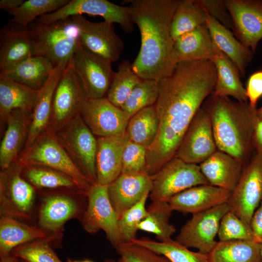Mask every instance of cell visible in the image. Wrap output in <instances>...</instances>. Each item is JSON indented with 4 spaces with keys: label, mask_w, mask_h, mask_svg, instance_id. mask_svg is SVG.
I'll return each mask as SVG.
<instances>
[{
    "label": "cell",
    "mask_w": 262,
    "mask_h": 262,
    "mask_svg": "<svg viewBox=\"0 0 262 262\" xmlns=\"http://www.w3.org/2000/svg\"><path fill=\"white\" fill-rule=\"evenodd\" d=\"M179 0H126L134 24L139 28L141 46L132 63L143 80L159 81L177 63L171 33L172 17Z\"/></svg>",
    "instance_id": "6da1fadb"
},
{
    "label": "cell",
    "mask_w": 262,
    "mask_h": 262,
    "mask_svg": "<svg viewBox=\"0 0 262 262\" xmlns=\"http://www.w3.org/2000/svg\"><path fill=\"white\" fill-rule=\"evenodd\" d=\"M202 106L211 121L217 150L224 152L244 165L256 153L253 133L257 109L248 102L231 100L212 94Z\"/></svg>",
    "instance_id": "7a4b0ae2"
},
{
    "label": "cell",
    "mask_w": 262,
    "mask_h": 262,
    "mask_svg": "<svg viewBox=\"0 0 262 262\" xmlns=\"http://www.w3.org/2000/svg\"><path fill=\"white\" fill-rule=\"evenodd\" d=\"M27 30L33 55L47 59L54 67L68 62L81 43L79 28L71 17L49 23L35 20Z\"/></svg>",
    "instance_id": "3957f363"
},
{
    "label": "cell",
    "mask_w": 262,
    "mask_h": 262,
    "mask_svg": "<svg viewBox=\"0 0 262 262\" xmlns=\"http://www.w3.org/2000/svg\"><path fill=\"white\" fill-rule=\"evenodd\" d=\"M38 193L34 225L62 245L64 226L70 219L81 220L87 203V194L70 190L39 191Z\"/></svg>",
    "instance_id": "277c9868"
},
{
    "label": "cell",
    "mask_w": 262,
    "mask_h": 262,
    "mask_svg": "<svg viewBox=\"0 0 262 262\" xmlns=\"http://www.w3.org/2000/svg\"><path fill=\"white\" fill-rule=\"evenodd\" d=\"M17 162L21 166L40 165L62 172L71 177L86 194L94 184L74 163L55 132L49 128L33 144L24 148Z\"/></svg>",
    "instance_id": "5b68a950"
},
{
    "label": "cell",
    "mask_w": 262,
    "mask_h": 262,
    "mask_svg": "<svg viewBox=\"0 0 262 262\" xmlns=\"http://www.w3.org/2000/svg\"><path fill=\"white\" fill-rule=\"evenodd\" d=\"M16 162L0 173V215L34 225L37 190L22 176Z\"/></svg>",
    "instance_id": "8992f818"
},
{
    "label": "cell",
    "mask_w": 262,
    "mask_h": 262,
    "mask_svg": "<svg viewBox=\"0 0 262 262\" xmlns=\"http://www.w3.org/2000/svg\"><path fill=\"white\" fill-rule=\"evenodd\" d=\"M55 134L74 163L93 184L97 182V139L81 115Z\"/></svg>",
    "instance_id": "52a82bcc"
},
{
    "label": "cell",
    "mask_w": 262,
    "mask_h": 262,
    "mask_svg": "<svg viewBox=\"0 0 262 262\" xmlns=\"http://www.w3.org/2000/svg\"><path fill=\"white\" fill-rule=\"evenodd\" d=\"M151 177L152 188L149 196L152 201L168 202L188 188L209 184L199 165L187 163L175 156Z\"/></svg>",
    "instance_id": "ba28073f"
},
{
    "label": "cell",
    "mask_w": 262,
    "mask_h": 262,
    "mask_svg": "<svg viewBox=\"0 0 262 262\" xmlns=\"http://www.w3.org/2000/svg\"><path fill=\"white\" fill-rule=\"evenodd\" d=\"M87 196L86 207L80 221L84 230L90 234L103 230L115 248L124 243L119 230V217L109 197L108 185L94 184Z\"/></svg>",
    "instance_id": "9c48e42d"
},
{
    "label": "cell",
    "mask_w": 262,
    "mask_h": 262,
    "mask_svg": "<svg viewBox=\"0 0 262 262\" xmlns=\"http://www.w3.org/2000/svg\"><path fill=\"white\" fill-rule=\"evenodd\" d=\"M87 99L71 58L55 90L49 128L55 132L81 115Z\"/></svg>",
    "instance_id": "30bf717a"
},
{
    "label": "cell",
    "mask_w": 262,
    "mask_h": 262,
    "mask_svg": "<svg viewBox=\"0 0 262 262\" xmlns=\"http://www.w3.org/2000/svg\"><path fill=\"white\" fill-rule=\"evenodd\" d=\"M72 60L87 98H104L115 72L112 62L90 51L81 42Z\"/></svg>",
    "instance_id": "8fae6325"
},
{
    "label": "cell",
    "mask_w": 262,
    "mask_h": 262,
    "mask_svg": "<svg viewBox=\"0 0 262 262\" xmlns=\"http://www.w3.org/2000/svg\"><path fill=\"white\" fill-rule=\"evenodd\" d=\"M231 210L228 202L192 214L181 227L176 240L189 248L208 255L215 246L221 220Z\"/></svg>",
    "instance_id": "7c38bea8"
},
{
    "label": "cell",
    "mask_w": 262,
    "mask_h": 262,
    "mask_svg": "<svg viewBox=\"0 0 262 262\" xmlns=\"http://www.w3.org/2000/svg\"><path fill=\"white\" fill-rule=\"evenodd\" d=\"M262 201V153L256 152L243 169L229 200L231 211L250 225Z\"/></svg>",
    "instance_id": "4fadbf2b"
},
{
    "label": "cell",
    "mask_w": 262,
    "mask_h": 262,
    "mask_svg": "<svg viewBox=\"0 0 262 262\" xmlns=\"http://www.w3.org/2000/svg\"><path fill=\"white\" fill-rule=\"evenodd\" d=\"M82 14L100 16L105 21L118 24L126 33H131L133 30L134 23L128 6L119 5L107 0H69L57 11L44 15L36 20L49 23Z\"/></svg>",
    "instance_id": "5bb4252c"
},
{
    "label": "cell",
    "mask_w": 262,
    "mask_h": 262,
    "mask_svg": "<svg viewBox=\"0 0 262 262\" xmlns=\"http://www.w3.org/2000/svg\"><path fill=\"white\" fill-rule=\"evenodd\" d=\"M217 150L210 117L201 106L186 130L175 157L187 163L200 164Z\"/></svg>",
    "instance_id": "9a60e30c"
},
{
    "label": "cell",
    "mask_w": 262,
    "mask_h": 262,
    "mask_svg": "<svg viewBox=\"0 0 262 262\" xmlns=\"http://www.w3.org/2000/svg\"><path fill=\"white\" fill-rule=\"evenodd\" d=\"M71 17L79 28L81 43L86 48L112 63L119 59L124 45L113 23L104 20L92 22L82 15Z\"/></svg>",
    "instance_id": "2e32d148"
},
{
    "label": "cell",
    "mask_w": 262,
    "mask_h": 262,
    "mask_svg": "<svg viewBox=\"0 0 262 262\" xmlns=\"http://www.w3.org/2000/svg\"><path fill=\"white\" fill-rule=\"evenodd\" d=\"M81 115L92 133L98 137L124 134L130 118L106 97L87 99Z\"/></svg>",
    "instance_id": "e0dca14e"
},
{
    "label": "cell",
    "mask_w": 262,
    "mask_h": 262,
    "mask_svg": "<svg viewBox=\"0 0 262 262\" xmlns=\"http://www.w3.org/2000/svg\"><path fill=\"white\" fill-rule=\"evenodd\" d=\"M233 33L254 53L262 39V0H224Z\"/></svg>",
    "instance_id": "ac0fdd59"
},
{
    "label": "cell",
    "mask_w": 262,
    "mask_h": 262,
    "mask_svg": "<svg viewBox=\"0 0 262 262\" xmlns=\"http://www.w3.org/2000/svg\"><path fill=\"white\" fill-rule=\"evenodd\" d=\"M152 188L151 177L145 172L121 173L108 185L110 202L119 218L137 203Z\"/></svg>",
    "instance_id": "d6986e66"
},
{
    "label": "cell",
    "mask_w": 262,
    "mask_h": 262,
    "mask_svg": "<svg viewBox=\"0 0 262 262\" xmlns=\"http://www.w3.org/2000/svg\"><path fill=\"white\" fill-rule=\"evenodd\" d=\"M32 119V113L21 110L12 111L6 118L7 128L0 146L1 170L17 162L22 147H25Z\"/></svg>",
    "instance_id": "ffe728a7"
},
{
    "label": "cell",
    "mask_w": 262,
    "mask_h": 262,
    "mask_svg": "<svg viewBox=\"0 0 262 262\" xmlns=\"http://www.w3.org/2000/svg\"><path fill=\"white\" fill-rule=\"evenodd\" d=\"M231 192L226 189L203 184L188 188L168 201L173 211L192 214L228 202Z\"/></svg>",
    "instance_id": "44dd1931"
},
{
    "label": "cell",
    "mask_w": 262,
    "mask_h": 262,
    "mask_svg": "<svg viewBox=\"0 0 262 262\" xmlns=\"http://www.w3.org/2000/svg\"><path fill=\"white\" fill-rule=\"evenodd\" d=\"M37 239L46 240L52 247H61L54 237L35 225L0 215V257L10 255L18 246Z\"/></svg>",
    "instance_id": "7402d4cb"
},
{
    "label": "cell",
    "mask_w": 262,
    "mask_h": 262,
    "mask_svg": "<svg viewBox=\"0 0 262 262\" xmlns=\"http://www.w3.org/2000/svg\"><path fill=\"white\" fill-rule=\"evenodd\" d=\"M129 141L126 133L97 139V183L108 185L122 173V157Z\"/></svg>",
    "instance_id": "603a6c76"
},
{
    "label": "cell",
    "mask_w": 262,
    "mask_h": 262,
    "mask_svg": "<svg viewBox=\"0 0 262 262\" xmlns=\"http://www.w3.org/2000/svg\"><path fill=\"white\" fill-rule=\"evenodd\" d=\"M33 55L27 29L10 21L0 30V72L10 69Z\"/></svg>",
    "instance_id": "cb8c5ba5"
},
{
    "label": "cell",
    "mask_w": 262,
    "mask_h": 262,
    "mask_svg": "<svg viewBox=\"0 0 262 262\" xmlns=\"http://www.w3.org/2000/svg\"><path fill=\"white\" fill-rule=\"evenodd\" d=\"M68 62L54 67L45 84L38 90L25 148L33 144L49 128L55 90Z\"/></svg>",
    "instance_id": "d4e9b609"
},
{
    "label": "cell",
    "mask_w": 262,
    "mask_h": 262,
    "mask_svg": "<svg viewBox=\"0 0 262 262\" xmlns=\"http://www.w3.org/2000/svg\"><path fill=\"white\" fill-rule=\"evenodd\" d=\"M244 166L231 155L219 150L199 165L209 184L231 192L235 188Z\"/></svg>",
    "instance_id": "484cf974"
},
{
    "label": "cell",
    "mask_w": 262,
    "mask_h": 262,
    "mask_svg": "<svg viewBox=\"0 0 262 262\" xmlns=\"http://www.w3.org/2000/svg\"><path fill=\"white\" fill-rule=\"evenodd\" d=\"M206 14V25L214 43L234 64L241 76H245L246 68L253 60L254 52L243 45L230 30Z\"/></svg>",
    "instance_id": "4316f807"
},
{
    "label": "cell",
    "mask_w": 262,
    "mask_h": 262,
    "mask_svg": "<svg viewBox=\"0 0 262 262\" xmlns=\"http://www.w3.org/2000/svg\"><path fill=\"white\" fill-rule=\"evenodd\" d=\"M174 46L177 63L212 61L215 54L216 46L206 24L180 36Z\"/></svg>",
    "instance_id": "83f0119b"
},
{
    "label": "cell",
    "mask_w": 262,
    "mask_h": 262,
    "mask_svg": "<svg viewBox=\"0 0 262 262\" xmlns=\"http://www.w3.org/2000/svg\"><path fill=\"white\" fill-rule=\"evenodd\" d=\"M38 90L16 82L0 72V118L4 123L13 111L32 113Z\"/></svg>",
    "instance_id": "f1b7e54d"
},
{
    "label": "cell",
    "mask_w": 262,
    "mask_h": 262,
    "mask_svg": "<svg viewBox=\"0 0 262 262\" xmlns=\"http://www.w3.org/2000/svg\"><path fill=\"white\" fill-rule=\"evenodd\" d=\"M211 61L215 65L217 73L213 94L221 97L230 96L237 101L248 102L246 89L241 80L238 69L216 46L214 57Z\"/></svg>",
    "instance_id": "f546056e"
},
{
    "label": "cell",
    "mask_w": 262,
    "mask_h": 262,
    "mask_svg": "<svg viewBox=\"0 0 262 262\" xmlns=\"http://www.w3.org/2000/svg\"><path fill=\"white\" fill-rule=\"evenodd\" d=\"M262 244L254 240L217 241L208 254L209 262H262Z\"/></svg>",
    "instance_id": "4dcf8cb0"
},
{
    "label": "cell",
    "mask_w": 262,
    "mask_h": 262,
    "mask_svg": "<svg viewBox=\"0 0 262 262\" xmlns=\"http://www.w3.org/2000/svg\"><path fill=\"white\" fill-rule=\"evenodd\" d=\"M54 68L47 59L33 55L3 72L19 83L36 90H40L47 82Z\"/></svg>",
    "instance_id": "1f68e13d"
},
{
    "label": "cell",
    "mask_w": 262,
    "mask_h": 262,
    "mask_svg": "<svg viewBox=\"0 0 262 262\" xmlns=\"http://www.w3.org/2000/svg\"><path fill=\"white\" fill-rule=\"evenodd\" d=\"M21 167L23 177L38 191L70 190L82 192L71 177L62 172L40 165Z\"/></svg>",
    "instance_id": "d6a6232c"
},
{
    "label": "cell",
    "mask_w": 262,
    "mask_h": 262,
    "mask_svg": "<svg viewBox=\"0 0 262 262\" xmlns=\"http://www.w3.org/2000/svg\"><path fill=\"white\" fill-rule=\"evenodd\" d=\"M159 119L155 105L145 108L129 119L126 133L130 141L147 149L158 133Z\"/></svg>",
    "instance_id": "836d02e7"
},
{
    "label": "cell",
    "mask_w": 262,
    "mask_h": 262,
    "mask_svg": "<svg viewBox=\"0 0 262 262\" xmlns=\"http://www.w3.org/2000/svg\"><path fill=\"white\" fill-rule=\"evenodd\" d=\"M147 212L146 216L138 226V230L154 234L159 242L171 239L176 228L170 222L173 211L168 202L152 201Z\"/></svg>",
    "instance_id": "e575fe53"
},
{
    "label": "cell",
    "mask_w": 262,
    "mask_h": 262,
    "mask_svg": "<svg viewBox=\"0 0 262 262\" xmlns=\"http://www.w3.org/2000/svg\"><path fill=\"white\" fill-rule=\"evenodd\" d=\"M131 243L164 255L171 262H209L208 255L192 251L172 238L159 242L142 237L133 240Z\"/></svg>",
    "instance_id": "d590c367"
},
{
    "label": "cell",
    "mask_w": 262,
    "mask_h": 262,
    "mask_svg": "<svg viewBox=\"0 0 262 262\" xmlns=\"http://www.w3.org/2000/svg\"><path fill=\"white\" fill-rule=\"evenodd\" d=\"M207 15L194 0H179L173 15L171 33L174 41L197 27L206 24Z\"/></svg>",
    "instance_id": "8d00e7d4"
},
{
    "label": "cell",
    "mask_w": 262,
    "mask_h": 262,
    "mask_svg": "<svg viewBox=\"0 0 262 262\" xmlns=\"http://www.w3.org/2000/svg\"><path fill=\"white\" fill-rule=\"evenodd\" d=\"M141 80L133 70L132 63L128 60L122 61L118 65L117 71L115 72L106 95L107 98L120 108Z\"/></svg>",
    "instance_id": "74e56055"
},
{
    "label": "cell",
    "mask_w": 262,
    "mask_h": 262,
    "mask_svg": "<svg viewBox=\"0 0 262 262\" xmlns=\"http://www.w3.org/2000/svg\"><path fill=\"white\" fill-rule=\"evenodd\" d=\"M69 1V0H28L8 14L12 16L10 22L24 29L38 17L54 12Z\"/></svg>",
    "instance_id": "f35d334b"
},
{
    "label": "cell",
    "mask_w": 262,
    "mask_h": 262,
    "mask_svg": "<svg viewBox=\"0 0 262 262\" xmlns=\"http://www.w3.org/2000/svg\"><path fill=\"white\" fill-rule=\"evenodd\" d=\"M158 95V81L142 79L133 88L120 109L131 118L141 110L154 105Z\"/></svg>",
    "instance_id": "ab89813d"
},
{
    "label": "cell",
    "mask_w": 262,
    "mask_h": 262,
    "mask_svg": "<svg viewBox=\"0 0 262 262\" xmlns=\"http://www.w3.org/2000/svg\"><path fill=\"white\" fill-rule=\"evenodd\" d=\"M47 240L37 239L14 248L11 254L27 262H63Z\"/></svg>",
    "instance_id": "60d3db41"
},
{
    "label": "cell",
    "mask_w": 262,
    "mask_h": 262,
    "mask_svg": "<svg viewBox=\"0 0 262 262\" xmlns=\"http://www.w3.org/2000/svg\"><path fill=\"white\" fill-rule=\"evenodd\" d=\"M149 194L145 195L137 203L127 210L119 218V230L124 243H131L137 239L138 226L147 214L146 204Z\"/></svg>",
    "instance_id": "b9f144b4"
},
{
    "label": "cell",
    "mask_w": 262,
    "mask_h": 262,
    "mask_svg": "<svg viewBox=\"0 0 262 262\" xmlns=\"http://www.w3.org/2000/svg\"><path fill=\"white\" fill-rule=\"evenodd\" d=\"M219 241L253 240L250 225L230 210L222 217L217 234Z\"/></svg>",
    "instance_id": "7bdbcfd3"
},
{
    "label": "cell",
    "mask_w": 262,
    "mask_h": 262,
    "mask_svg": "<svg viewBox=\"0 0 262 262\" xmlns=\"http://www.w3.org/2000/svg\"><path fill=\"white\" fill-rule=\"evenodd\" d=\"M124 262H171L164 255L132 243H124L115 248Z\"/></svg>",
    "instance_id": "ee69618b"
},
{
    "label": "cell",
    "mask_w": 262,
    "mask_h": 262,
    "mask_svg": "<svg viewBox=\"0 0 262 262\" xmlns=\"http://www.w3.org/2000/svg\"><path fill=\"white\" fill-rule=\"evenodd\" d=\"M147 148L145 146L129 141L122 157V173L135 174L145 172Z\"/></svg>",
    "instance_id": "f6af8a7d"
},
{
    "label": "cell",
    "mask_w": 262,
    "mask_h": 262,
    "mask_svg": "<svg viewBox=\"0 0 262 262\" xmlns=\"http://www.w3.org/2000/svg\"><path fill=\"white\" fill-rule=\"evenodd\" d=\"M196 3L206 13L221 24L232 30V21L224 0H194Z\"/></svg>",
    "instance_id": "bcb514c9"
},
{
    "label": "cell",
    "mask_w": 262,
    "mask_h": 262,
    "mask_svg": "<svg viewBox=\"0 0 262 262\" xmlns=\"http://www.w3.org/2000/svg\"><path fill=\"white\" fill-rule=\"evenodd\" d=\"M246 89L249 105L252 109H257L258 101L262 97V70L249 76Z\"/></svg>",
    "instance_id": "7dc6e473"
},
{
    "label": "cell",
    "mask_w": 262,
    "mask_h": 262,
    "mask_svg": "<svg viewBox=\"0 0 262 262\" xmlns=\"http://www.w3.org/2000/svg\"><path fill=\"white\" fill-rule=\"evenodd\" d=\"M250 226L253 234V240L262 244V201L251 218Z\"/></svg>",
    "instance_id": "c3c4849f"
},
{
    "label": "cell",
    "mask_w": 262,
    "mask_h": 262,
    "mask_svg": "<svg viewBox=\"0 0 262 262\" xmlns=\"http://www.w3.org/2000/svg\"><path fill=\"white\" fill-rule=\"evenodd\" d=\"M253 144L256 152L262 153V118L258 116L254 127Z\"/></svg>",
    "instance_id": "681fc988"
},
{
    "label": "cell",
    "mask_w": 262,
    "mask_h": 262,
    "mask_svg": "<svg viewBox=\"0 0 262 262\" xmlns=\"http://www.w3.org/2000/svg\"><path fill=\"white\" fill-rule=\"evenodd\" d=\"M24 2L23 0H1L0 9L8 13L18 8Z\"/></svg>",
    "instance_id": "f907efd6"
},
{
    "label": "cell",
    "mask_w": 262,
    "mask_h": 262,
    "mask_svg": "<svg viewBox=\"0 0 262 262\" xmlns=\"http://www.w3.org/2000/svg\"><path fill=\"white\" fill-rule=\"evenodd\" d=\"M0 258V262H18L19 260L18 257L11 254L8 256Z\"/></svg>",
    "instance_id": "816d5d0a"
},
{
    "label": "cell",
    "mask_w": 262,
    "mask_h": 262,
    "mask_svg": "<svg viewBox=\"0 0 262 262\" xmlns=\"http://www.w3.org/2000/svg\"><path fill=\"white\" fill-rule=\"evenodd\" d=\"M256 114L259 118H262V106L260 108L257 109Z\"/></svg>",
    "instance_id": "f5cc1de1"
},
{
    "label": "cell",
    "mask_w": 262,
    "mask_h": 262,
    "mask_svg": "<svg viewBox=\"0 0 262 262\" xmlns=\"http://www.w3.org/2000/svg\"><path fill=\"white\" fill-rule=\"evenodd\" d=\"M81 262H94L89 260H84L82 261H81Z\"/></svg>",
    "instance_id": "db71d44e"
},
{
    "label": "cell",
    "mask_w": 262,
    "mask_h": 262,
    "mask_svg": "<svg viewBox=\"0 0 262 262\" xmlns=\"http://www.w3.org/2000/svg\"><path fill=\"white\" fill-rule=\"evenodd\" d=\"M67 262H81L78 261H72L71 260L68 259L67 261Z\"/></svg>",
    "instance_id": "11a10c76"
},
{
    "label": "cell",
    "mask_w": 262,
    "mask_h": 262,
    "mask_svg": "<svg viewBox=\"0 0 262 262\" xmlns=\"http://www.w3.org/2000/svg\"><path fill=\"white\" fill-rule=\"evenodd\" d=\"M261 259H262V244L261 245Z\"/></svg>",
    "instance_id": "9f6ffc18"
},
{
    "label": "cell",
    "mask_w": 262,
    "mask_h": 262,
    "mask_svg": "<svg viewBox=\"0 0 262 262\" xmlns=\"http://www.w3.org/2000/svg\"><path fill=\"white\" fill-rule=\"evenodd\" d=\"M18 262H27L26 261H24V260H23L22 259H20L19 260Z\"/></svg>",
    "instance_id": "6f0895ef"
},
{
    "label": "cell",
    "mask_w": 262,
    "mask_h": 262,
    "mask_svg": "<svg viewBox=\"0 0 262 262\" xmlns=\"http://www.w3.org/2000/svg\"><path fill=\"white\" fill-rule=\"evenodd\" d=\"M116 262H124L120 258Z\"/></svg>",
    "instance_id": "680465c9"
},
{
    "label": "cell",
    "mask_w": 262,
    "mask_h": 262,
    "mask_svg": "<svg viewBox=\"0 0 262 262\" xmlns=\"http://www.w3.org/2000/svg\"><path fill=\"white\" fill-rule=\"evenodd\" d=\"M105 262H114L113 261H111V260H108V261H105Z\"/></svg>",
    "instance_id": "91938a15"
}]
</instances>
